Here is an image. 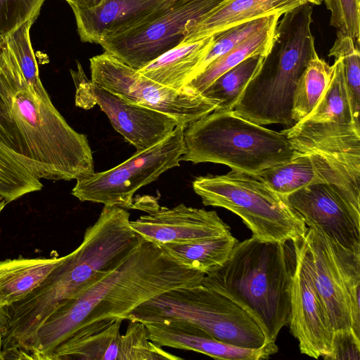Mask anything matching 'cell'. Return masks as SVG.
<instances>
[{"mask_svg":"<svg viewBox=\"0 0 360 360\" xmlns=\"http://www.w3.org/2000/svg\"><path fill=\"white\" fill-rule=\"evenodd\" d=\"M205 275L145 240L117 268L54 311L19 351L20 356L49 360L55 348L78 329L107 319L127 320L141 304L172 290L200 285Z\"/></svg>","mask_w":360,"mask_h":360,"instance_id":"6da1fadb","label":"cell"},{"mask_svg":"<svg viewBox=\"0 0 360 360\" xmlns=\"http://www.w3.org/2000/svg\"><path fill=\"white\" fill-rule=\"evenodd\" d=\"M0 141L39 179H80L94 172L85 134L76 131L52 101L29 89L11 53L0 47Z\"/></svg>","mask_w":360,"mask_h":360,"instance_id":"7a4b0ae2","label":"cell"},{"mask_svg":"<svg viewBox=\"0 0 360 360\" xmlns=\"http://www.w3.org/2000/svg\"><path fill=\"white\" fill-rule=\"evenodd\" d=\"M130 214L104 205L81 244L63 256L48 276L12 306L18 321L35 333L60 306L75 298L117 268L145 240L130 226Z\"/></svg>","mask_w":360,"mask_h":360,"instance_id":"3957f363","label":"cell"},{"mask_svg":"<svg viewBox=\"0 0 360 360\" xmlns=\"http://www.w3.org/2000/svg\"><path fill=\"white\" fill-rule=\"evenodd\" d=\"M288 242L264 241L253 236L238 241L224 264L205 274L202 281L245 310L269 342H276L290 321L295 259Z\"/></svg>","mask_w":360,"mask_h":360,"instance_id":"277c9868","label":"cell"},{"mask_svg":"<svg viewBox=\"0 0 360 360\" xmlns=\"http://www.w3.org/2000/svg\"><path fill=\"white\" fill-rule=\"evenodd\" d=\"M313 8L309 3L283 14L272 47L250 79L233 111L259 125L295 123L291 111L298 79L316 51L311 32Z\"/></svg>","mask_w":360,"mask_h":360,"instance_id":"5b68a950","label":"cell"},{"mask_svg":"<svg viewBox=\"0 0 360 360\" xmlns=\"http://www.w3.org/2000/svg\"><path fill=\"white\" fill-rule=\"evenodd\" d=\"M184 139L181 160L221 164L250 176L285 162L297 153L281 131L244 119L233 110H214L190 123Z\"/></svg>","mask_w":360,"mask_h":360,"instance_id":"8992f818","label":"cell"},{"mask_svg":"<svg viewBox=\"0 0 360 360\" xmlns=\"http://www.w3.org/2000/svg\"><path fill=\"white\" fill-rule=\"evenodd\" d=\"M195 193L205 206L223 207L239 216L253 237L264 241L287 242L302 237L305 223L286 198L256 177L231 170L222 175L199 176Z\"/></svg>","mask_w":360,"mask_h":360,"instance_id":"52a82bcc","label":"cell"},{"mask_svg":"<svg viewBox=\"0 0 360 360\" xmlns=\"http://www.w3.org/2000/svg\"><path fill=\"white\" fill-rule=\"evenodd\" d=\"M188 323L226 343L259 348L268 342L257 323L229 298L202 283L164 292L141 304L127 320L159 319Z\"/></svg>","mask_w":360,"mask_h":360,"instance_id":"ba28073f","label":"cell"},{"mask_svg":"<svg viewBox=\"0 0 360 360\" xmlns=\"http://www.w3.org/2000/svg\"><path fill=\"white\" fill-rule=\"evenodd\" d=\"M186 127L179 124L164 140L136 152L115 167L76 180L72 195L82 202L134 209L133 197L136 191L179 165L185 152Z\"/></svg>","mask_w":360,"mask_h":360,"instance_id":"9c48e42d","label":"cell"},{"mask_svg":"<svg viewBox=\"0 0 360 360\" xmlns=\"http://www.w3.org/2000/svg\"><path fill=\"white\" fill-rule=\"evenodd\" d=\"M330 83L304 119L281 132L295 150L335 158L360 156V124L352 115L344 68L335 58Z\"/></svg>","mask_w":360,"mask_h":360,"instance_id":"30bf717a","label":"cell"},{"mask_svg":"<svg viewBox=\"0 0 360 360\" xmlns=\"http://www.w3.org/2000/svg\"><path fill=\"white\" fill-rule=\"evenodd\" d=\"M89 61L94 84L129 102L167 114L186 127L218 105L189 89L178 90L155 82L105 51Z\"/></svg>","mask_w":360,"mask_h":360,"instance_id":"8fae6325","label":"cell"},{"mask_svg":"<svg viewBox=\"0 0 360 360\" xmlns=\"http://www.w3.org/2000/svg\"><path fill=\"white\" fill-rule=\"evenodd\" d=\"M227 0H168L139 25L103 39L104 51L140 70L180 44L186 25Z\"/></svg>","mask_w":360,"mask_h":360,"instance_id":"7c38bea8","label":"cell"},{"mask_svg":"<svg viewBox=\"0 0 360 360\" xmlns=\"http://www.w3.org/2000/svg\"><path fill=\"white\" fill-rule=\"evenodd\" d=\"M124 320L107 319L84 326L58 345L49 360H181L153 342L146 325L129 321L124 334Z\"/></svg>","mask_w":360,"mask_h":360,"instance_id":"4fadbf2b","label":"cell"},{"mask_svg":"<svg viewBox=\"0 0 360 360\" xmlns=\"http://www.w3.org/2000/svg\"><path fill=\"white\" fill-rule=\"evenodd\" d=\"M77 86V98L82 103L97 104L108 117L113 128L137 152L146 150L170 135L180 124L162 112L129 102L86 79L79 63L71 70Z\"/></svg>","mask_w":360,"mask_h":360,"instance_id":"5bb4252c","label":"cell"},{"mask_svg":"<svg viewBox=\"0 0 360 360\" xmlns=\"http://www.w3.org/2000/svg\"><path fill=\"white\" fill-rule=\"evenodd\" d=\"M286 200L309 228L321 231L345 248L360 252V206L338 186L312 184L290 194Z\"/></svg>","mask_w":360,"mask_h":360,"instance_id":"9a60e30c","label":"cell"},{"mask_svg":"<svg viewBox=\"0 0 360 360\" xmlns=\"http://www.w3.org/2000/svg\"><path fill=\"white\" fill-rule=\"evenodd\" d=\"M292 242L295 263L290 288V332L298 340L302 354L326 359L333 352L334 328L297 239Z\"/></svg>","mask_w":360,"mask_h":360,"instance_id":"2e32d148","label":"cell"},{"mask_svg":"<svg viewBox=\"0 0 360 360\" xmlns=\"http://www.w3.org/2000/svg\"><path fill=\"white\" fill-rule=\"evenodd\" d=\"M145 211L148 214L130 221V226L145 240L157 245L186 243L231 234L230 227L213 210L183 203L168 208L153 202Z\"/></svg>","mask_w":360,"mask_h":360,"instance_id":"e0dca14e","label":"cell"},{"mask_svg":"<svg viewBox=\"0 0 360 360\" xmlns=\"http://www.w3.org/2000/svg\"><path fill=\"white\" fill-rule=\"evenodd\" d=\"M297 241L334 332L352 330L340 272L326 236L318 229L308 228Z\"/></svg>","mask_w":360,"mask_h":360,"instance_id":"ac0fdd59","label":"cell"},{"mask_svg":"<svg viewBox=\"0 0 360 360\" xmlns=\"http://www.w3.org/2000/svg\"><path fill=\"white\" fill-rule=\"evenodd\" d=\"M150 340L160 347L193 351L216 359H267L278 351L275 342L259 348H246L219 340L188 323L174 319H159L143 323Z\"/></svg>","mask_w":360,"mask_h":360,"instance_id":"d6986e66","label":"cell"},{"mask_svg":"<svg viewBox=\"0 0 360 360\" xmlns=\"http://www.w3.org/2000/svg\"><path fill=\"white\" fill-rule=\"evenodd\" d=\"M168 0H105L92 8H72L83 42L99 44L105 38L141 23Z\"/></svg>","mask_w":360,"mask_h":360,"instance_id":"ffe728a7","label":"cell"},{"mask_svg":"<svg viewBox=\"0 0 360 360\" xmlns=\"http://www.w3.org/2000/svg\"><path fill=\"white\" fill-rule=\"evenodd\" d=\"M307 3L305 0H227L204 16L188 22L181 43L204 39L257 18L273 14L282 16Z\"/></svg>","mask_w":360,"mask_h":360,"instance_id":"44dd1931","label":"cell"},{"mask_svg":"<svg viewBox=\"0 0 360 360\" xmlns=\"http://www.w3.org/2000/svg\"><path fill=\"white\" fill-rule=\"evenodd\" d=\"M213 41L212 36L193 42L180 43L138 71L162 85L181 90L193 78Z\"/></svg>","mask_w":360,"mask_h":360,"instance_id":"7402d4cb","label":"cell"},{"mask_svg":"<svg viewBox=\"0 0 360 360\" xmlns=\"http://www.w3.org/2000/svg\"><path fill=\"white\" fill-rule=\"evenodd\" d=\"M61 257L17 258L0 262V308L25 298L62 260Z\"/></svg>","mask_w":360,"mask_h":360,"instance_id":"603a6c76","label":"cell"},{"mask_svg":"<svg viewBox=\"0 0 360 360\" xmlns=\"http://www.w3.org/2000/svg\"><path fill=\"white\" fill-rule=\"evenodd\" d=\"M281 15H276L265 27L257 30L233 49L221 56L184 87L200 94L222 74L249 57H266L274 42L276 25Z\"/></svg>","mask_w":360,"mask_h":360,"instance_id":"cb8c5ba5","label":"cell"},{"mask_svg":"<svg viewBox=\"0 0 360 360\" xmlns=\"http://www.w3.org/2000/svg\"><path fill=\"white\" fill-rule=\"evenodd\" d=\"M238 240L232 234L186 243L158 245L174 260L207 274L228 259Z\"/></svg>","mask_w":360,"mask_h":360,"instance_id":"d4e9b609","label":"cell"},{"mask_svg":"<svg viewBox=\"0 0 360 360\" xmlns=\"http://www.w3.org/2000/svg\"><path fill=\"white\" fill-rule=\"evenodd\" d=\"M334 66L317 53L308 61L300 75L293 96L291 117L295 123L304 119L316 105L328 87Z\"/></svg>","mask_w":360,"mask_h":360,"instance_id":"484cf974","label":"cell"},{"mask_svg":"<svg viewBox=\"0 0 360 360\" xmlns=\"http://www.w3.org/2000/svg\"><path fill=\"white\" fill-rule=\"evenodd\" d=\"M264 56L249 57L229 70L200 94L218 103L214 110H233L248 83L259 70Z\"/></svg>","mask_w":360,"mask_h":360,"instance_id":"4316f807","label":"cell"},{"mask_svg":"<svg viewBox=\"0 0 360 360\" xmlns=\"http://www.w3.org/2000/svg\"><path fill=\"white\" fill-rule=\"evenodd\" d=\"M36 18H32L11 33L4 44L13 55L32 95L37 99L51 101L43 86L32 46L30 30Z\"/></svg>","mask_w":360,"mask_h":360,"instance_id":"83f0119b","label":"cell"},{"mask_svg":"<svg viewBox=\"0 0 360 360\" xmlns=\"http://www.w3.org/2000/svg\"><path fill=\"white\" fill-rule=\"evenodd\" d=\"M326 237L340 272L352 330L360 338V252L350 250Z\"/></svg>","mask_w":360,"mask_h":360,"instance_id":"f1b7e54d","label":"cell"},{"mask_svg":"<svg viewBox=\"0 0 360 360\" xmlns=\"http://www.w3.org/2000/svg\"><path fill=\"white\" fill-rule=\"evenodd\" d=\"M329 57L342 59L344 76L354 120L359 122L360 110V53L359 44L349 35L337 31L336 39Z\"/></svg>","mask_w":360,"mask_h":360,"instance_id":"f546056e","label":"cell"},{"mask_svg":"<svg viewBox=\"0 0 360 360\" xmlns=\"http://www.w3.org/2000/svg\"><path fill=\"white\" fill-rule=\"evenodd\" d=\"M276 15H280L273 14L248 21L214 35L212 46L198 66L193 78L203 71L212 61L233 49L257 30L268 25Z\"/></svg>","mask_w":360,"mask_h":360,"instance_id":"4dcf8cb0","label":"cell"},{"mask_svg":"<svg viewBox=\"0 0 360 360\" xmlns=\"http://www.w3.org/2000/svg\"><path fill=\"white\" fill-rule=\"evenodd\" d=\"M44 0H0V47L26 21L36 18Z\"/></svg>","mask_w":360,"mask_h":360,"instance_id":"1f68e13d","label":"cell"},{"mask_svg":"<svg viewBox=\"0 0 360 360\" xmlns=\"http://www.w3.org/2000/svg\"><path fill=\"white\" fill-rule=\"evenodd\" d=\"M330 12V25L351 36L359 45L360 0H323Z\"/></svg>","mask_w":360,"mask_h":360,"instance_id":"d6a6232c","label":"cell"},{"mask_svg":"<svg viewBox=\"0 0 360 360\" xmlns=\"http://www.w3.org/2000/svg\"><path fill=\"white\" fill-rule=\"evenodd\" d=\"M0 167L12 177L34 192L41 189V179L34 175L15 153L0 141Z\"/></svg>","mask_w":360,"mask_h":360,"instance_id":"836d02e7","label":"cell"},{"mask_svg":"<svg viewBox=\"0 0 360 360\" xmlns=\"http://www.w3.org/2000/svg\"><path fill=\"white\" fill-rule=\"evenodd\" d=\"M326 359L359 360L360 338L352 330L335 331L333 352Z\"/></svg>","mask_w":360,"mask_h":360,"instance_id":"e575fe53","label":"cell"},{"mask_svg":"<svg viewBox=\"0 0 360 360\" xmlns=\"http://www.w3.org/2000/svg\"><path fill=\"white\" fill-rule=\"evenodd\" d=\"M70 7L78 8H92L101 4L105 0H65Z\"/></svg>","mask_w":360,"mask_h":360,"instance_id":"d590c367","label":"cell"},{"mask_svg":"<svg viewBox=\"0 0 360 360\" xmlns=\"http://www.w3.org/2000/svg\"><path fill=\"white\" fill-rule=\"evenodd\" d=\"M7 320L6 307L0 308V359L2 358V337L5 324Z\"/></svg>","mask_w":360,"mask_h":360,"instance_id":"8d00e7d4","label":"cell"},{"mask_svg":"<svg viewBox=\"0 0 360 360\" xmlns=\"http://www.w3.org/2000/svg\"><path fill=\"white\" fill-rule=\"evenodd\" d=\"M307 3L311 4L314 5H320L323 1V0H305Z\"/></svg>","mask_w":360,"mask_h":360,"instance_id":"74e56055","label":"cell"},{"mask_svg":"<svg viewBox=\"0 0 360 360\" xmlns=\"http://www.w3.org/2000/svg\"><path fill=\"white\" fill-rule=\"evenodd\" d=\"M7 202L5 201V200L0 196V213L1 212V211L3 210Z\"/></svg>","mask_w":360,"mask_h":360,"instance_id":"f35d334b","label":"cell"}]
</instances>
